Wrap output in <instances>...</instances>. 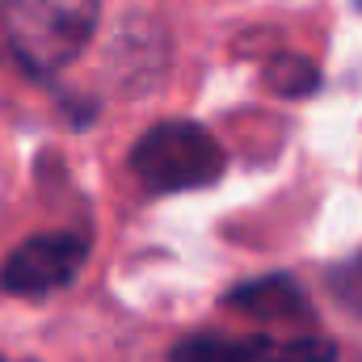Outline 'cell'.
Segmentation results:
<instances>
[{
    "instance_id": "obj_1",
    "label": "cell",
    "mask_w": 362,
    "mask_h": 362,
    "mask_svg": "<svg viewBox=\"0 0 362 362\" xmlns=\"http://www.w3.org/2000/svg\"><path fill=\"white\" fill-rule=\"evenodd\" d=\"M101 17V0H0L4 38L30 76L64 72L85 47Z\"/></svg>"
},
{
    "instance_id": "obj_2",
    "label": "cell",
    "mask_w": 362,
    "mask_h": 362,
    "mask_svg": "<svg viewBox=\"0 0 362 362\" xmlns=\"http://www.w3.org/2000/svg\"><path fill=\"white\" fill-rule=\"evenodd\" d=\"M131 173L156 194L202 189L223 177V148L198 122H160L131 148Z\"/></svg>"
},
{
    "instance_id": "obj_3",
    "label": "cell",
    "mask_w": 362,
    "mask_h": 362,
    "mask_svg": "<svg viewBox=\"0 0 362 362\" xmlns=\"http://www.w3.org/2000/svg\"><path fill=\"white\" fill-rule=\"evenodd\" d=\"M85 257H89V240L81 232L34 236L8 253V262L0 270V286L13 295H51L81 274Z\"/></svg>"
},
{
    "instance_id": "obj_4",
    "label": "cell",
    "mask_w": 362,
    "mask_h": 362,
    "mask_svg": "<svg viewBox=\"0 0 362 362\" xmlns=\"http://www.w3.org/2000/svg\"><path fill=\"white\" fill-rule=\"evenodd\" d=\"M232 308L257 316V320H308L312 303L291 278H262L240 291H232Z\"/></svg>"
},
{
    "instance_id": "obj_5",
    "label": "cell",
    "mask_w": 362,
    "mask_h": 362,
    "mask_svg": "<svg viewBox=\"0 0 362 362\" xmlns=\"http://www.w3.org/2000/svg\"><path fill=\"white\" fill-rule=\"evenodd\" d=\"M253 354L257 362H337V346L329 337L299 333V337H262Z\"/></svg>"
},
{
    "instance_id": "obj_6",
    "label": "cell",
    "mask_w": 362,
    "mask_h": 362,
    "mask_svg": "<svg viewBox=\"0 0 362 362\" xmlns=\"http://www.w3.org/2000/svg\"><path fill=\"white\" fill-rule=\"evenodd\" d=\"M169 362H257V354L223 337H185L181 346H173Z\"/></svg>"
},
{
    "instance_id": "obj_7",
    "label": "cell",
    "mask_w": 362,
    "mask_h": 362,
    "mask_svg": "<svg viewBox=\"0 0 362 362\" xmlns=\"http://www.w3.org/2000/svg\"><path fill=\"white\" fill-rule=\"evenodd\" d=\"M266 85L274 93H282V97H308V93L320 85V76H316V68L308 64V59H299V55H278L270 68H266Z\"/></svg>"
}]
</instances>
